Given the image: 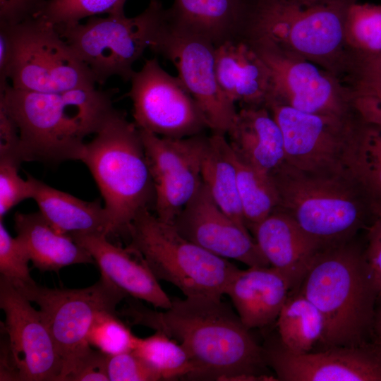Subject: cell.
<instances>
[{"instance_id":"obj_32","label":"cell","mask_w":381,"mask_h":381,"mask_svg":"<svg viewBox=\"0 0 381 381\" xmlns=\"http://www.w3.org/2000/svg\"><path fill=\"white\" fill-rule=\"evenodd\" d=\"M344 43L350 59L381 52V5L358 1L347 13Z\"/></svg>"},{"instance_id":"obj_19","label":"cell","mask_w":381,"mask_h":381,"mask_svg":"<svg viewBox=\"0 0 381 381\" xmlns=\"http://www.w3.org/2000/svg\"><path fill=\"white\" fill-rule=\"evenodd\" d=\"M298 283L271 266L238 269L224 291L231 300L242 324L249 330L276 322L290 291Z\"/></svg>"},{"instance_id":"obj_15","label":"cell","mask_w":381,"mask_h":381,"mask_svg":"<svg viewBox=\"0 0 381 381\" xmlns=\"http://www.w3.org/2000/svg\"><path fill=\"white\" fill-rule=\"evenodd\" d=\"M8 278L0 277V307L6 320L1 346L20 381H59L63 363L40 310Z\"/></svg>"},{"instance_id":"obj_29","label":"cell","mask_w":381,"mask_h":381,"mask_svg":"<svg viewBox=\"0 0 381 381\" xmlns=\"http://www.w3.org/2000/svg\"><path fill=\"white\" fill-rule=\"evenodd\" d=\"M351 173L368 198L373 211L381 207V129L361 120Z\"/></svg>"},{"instance_id":"obj_14","label":"cell","mask_w":381,"mask_h":381,"mask_svg":"<svg viewBox=\"0 0 381 381\" xmlns=\"http://www.w3.org/2000/svg\"><path fill=\"white\" fill-rule=\"evenodd\" d=\"M125 96L133 103L134 123L161 137L181 138L208 128L196 100L177 76L165 71L156 58L135 71Z\"/></svg>"},{"instance_id":"obj_6","label":"cell","mask_w":381,"mask_h":381,"mask_svg":"<svg viewBox=\"0 0 381 381\" xmlns=\"http://www.w3.org/2000/svg\"><path fill=\"white\" fill-rule=\"evenodd\" d=\"M279 209L324 248L352 241L373 215L366 195L351 176H321L285 162L270 174Z\"/></svg>"},{"instance_id":"obj_35","label":"cell","mask_w":381,"mask_h":381,"mask_svg":"<svg viewBox=\"0 0 381 381\" xmlns=\"http://www.w3.org/2000/svg\"><path fill=\"white\" fill-rule=\"evenodd\" d=\"M28 253L20 241L13 238L0 220V273L12 281L35 282L30 276Z\"/></svg>"},{"instance_id":"obj_33","label":"cell","mask_w":381,"mask_h":381,"mask_svg":"<svg viewBox=\"0 0 381 381\" xmlns=\"http://www.w3.org/2000/svg\"><path fill=\"white\" fill-rule=\"evenodd\" d=\"M138 339L112 311L99 313L87 334L89 344L108 356L133 351Z\"/></svg>"},{"instance_id":"obj_31","label":"cell","mask_w":381,"mask_h":381,"mask_svg":"<svg viewBox=\"0 0 381 381\" xmlns=\"http://www.w3.org/2000/svg\"><path fill=\"white\" fill-rule=\"evenodd\" d=\"M133 351L155 370L162 380L188 378L193 370L184 348L161 332L155 331L148 337H138Z\"/></svg>"},{"instance_id":"obj_30","label":"cell","mask_w":381,"mask_h":381,"mask_svg":"<svg viewBox=\"0 0 381 381\" xmlns=\"http://www.w3.org/2000/svg\"><path fill=\"white\" fill-rule=\"evenodd\" d=\"M235 157L239 199L246 226L250 231L278 207V193L270 175Z\"/></svg>"},{"instance_id":"obj_28","label":"cell","mask_w":381,"mask_h":381,"mask_svg":"<svg viewBox=\"0 0 381 381\" xmlns=\"http://www.w3.org/2000/svg\"><path fill=\"white\" fill-rule=\"evenodd\" d=\"M276 326L282 346L295 354L312 351L324 332L321 313L296 287L284 303Z\"/></svg>"},{"instance_id":"obj_11","label":"cell","mask_w":381,"mask_h":381,"mask_svg":"<svg viewBox=\"0 0 381 381\" xmlns=\"http://www.w3.org/2000/svg\"><path fill=\"white\" fill-rule=\"evenodd\" d=\"M11 281L40 308L62 361L59 381H64L92 351L87 334L95 316L102 311L116 312V306L128 296L102 276L90 286L73 289Z\"/></svg>"},{"instance_id":"obj_42","label":"cell","mask_w":381,"mask_h":381,"mask_svg":"<svg viewBox=\"0 0 381 381\" xmlns=\"http://www.w3.org/2000/svg\"><path fill=\"white\" fill-rule=\"evenodd\" d=\"M109 356L92 350L88 356L64 381H109L107 375Z\"/></svg>"},{"instance_id":"obj_44","label":"cell","mask_w":381,"mask_h":381,"mask_svg":"<svg viewBox=\"0 0 381 381\" xmlns=\"http://www.w3.org/2000/svg\"><path fill=\"white\" fill-rule=\"evenodd\" d=\"M11 59V42L8 27L0 24V86L8 83V71Z\"/></svg>"},{"instance_id":"obj_22","label":"cell","mask_w":381,"mask_h":381,"mask_svg":"<svg viewBox=\"0 0 381 381\" xmlns=\"http://www.w3.org/2000/svg\"><path fill=\"white\" fill-rule=\"evenodd\" d=\"M215 73L231 102L266 107L272 92L270 71L248 42L228 41L216 47Z\"/></svg>"},{"instance_id":"obj_3","label":"cell","mask_w":381,"mask_h":381,"mask_svg":"<svg viewBox=\"0 0 381 381\" xmlns=\"http://www.w3.org/2000/svg\"><path fill=\"white\" fill-rule=\"evenodd\" d=\"M296 288L323 318L321 349L368 344L380 295L364 250L352 241L320 250Z\"/></svg>"},{"instance_id":"obj_10","label":"cell","mask_w":381,"mask_h":381,"mask_svg":"<svg viewBox=\"0 0 381 381\" xmlns=\"http://www.w3.org/2000/svg\"><path fill=\"white\" fill-rule=\"evenodd\" d=\"M160 0H150L135 17L124 13L100 18L91 16L80 22L54 25L61 37L88 67L96 83L104 85L111 76L131 80L133 66L149 47L151 31Z\"/></svg>"},{"instance_id":"obj_13","label":"cell","mask_w":381,"mask_h":381,"mask_svg":"<svg viewBox=\"0 0 381 381\" xmlns=\"http://www.w3.org/2000/svg\"><path fill=\"white\" fill-rule=\"evenodd\" d=\"M245 42L270 71L272 92L267 103L275 101L303 112L325 116L349 117L356 114L353 91L341 78L267 37Z\"/></svg>"},{"instance_id":"obj_17","label":"cell","mask_w":381,"mask_h":381,"mask_svg":"<svg viewBox=\"0 0 381 381\" xmlns=\"http://www.w3.org/2000/svg\"><path fill=\"white\" fill-rule=\"evenodd\" d=\"M262 347L264 360L282 381H381V348L338 346L295 354L279 341Z\"/></svg>"},{"instance_id":"obj_8","label":"cell","mask_w":381,"mask_h":381,"mask_svg":"<svg viewBox=\"0 0 381 381\" xmlns=\"http://www.w3.org/2000/svg\"><path fill=\"white\" fill-rule=\"evenodd\" d=\"M148 48L176 67L178 77L198 102L212 133L226 135L237 111L218 84L213 42L174 20L162 5L151 31Z\"/></svg>"},{"instance_id":"obj_46","label":"cell","mask_w":381,"mask_h":381,"mask_svg":"<svg viewBox=\"0 0 381 381\" xmlns=\"http://www.w3.org/2000/svg\"><path fill=\"white\" fill-rule=\"evenodd\" d=\"M373 333L376 339L375 344L381 348V306L376 313Z\"/></svg>"},{"instance_id":"obj_1","label":"cell","mask_w":381,"mask_h":381,"mask_svg":"<svg viewBox=\"0 0 381 381\" xmlns=\"http://www.w3.org/2000/svg\"><path fill=\"white\" fill-rule=\"evenodd\" d=\"M221 298H173L171 306L161 311L131 300L119 315L178 341L193 365L188 380H277L262 373L267 366L262 347Z\"/></svg>"},{"instance_id":"obj_23","label":"cell","mask_w":381,"mask_h":381,"mask_svg":"<svg viewBox=\"0 0 381 381\" xmlns=\"http://www.w3.org/2000/svg\"><path fill=\"white\" fill-rule=\"evenodd\" d=\"M236 156L260 172L270 175L285 160L282 131L265 106H243L227 133Z\"/></svg>"},{"instance_id":"obj_5","label":"cell","mask_w":381,"mask_h":381,"mask_svg":"<svg viewBox=\"0 0 381 381\" xmlns=\"http://www.w3.org/2000/svg\"><path fill=\"white\" fill-rule=\"evenodd\" d=\"M79 160L90 170L103 198L109 234L126 232L135 217L154 203L140 131L121 111L115 109L94 138L85 143Z\"/></svg>"},{"instance_id":"obj_26","label":"cell","mask_w":381,"mask_h":381,"mask_svg":"<svg viewBox=\"0 0 381 381\" xmlns=\"http://www.w3.org/2000/svg\"><path fill=\"white\" fill-rule=\"evenodd\" d=\"M39 212L56 230L68 234L109 235V219L98 200L85 201L53 188L29 174Z\"/></svg>"},{"instance_id":"obj_18","label":"cell","mask_w":381,"mask_h":381,"mask_svg":"<svg viewBox=\"0 0 381 381\" xmlns=\"http://www.w3.org/2000/svg\"><path fill=\"white\" fill-rule=\"evenodd\" d=\"M173 224L183 236L217 256L248 267L270 266L248 229L217 205L202 182Z\"/></svg>"},{"instance_id":"obj_20","label":"cell","mask_w":381,"mask_h":381,"mask_svg":"<svg viewBox=\"0 0 381 381\" xmlns=\"http://www.w3.org/2000/svg\"><path fill=\"white\" fill-rule=\"evenodd\" d=\"M92 257L101 276L119 289L137 300L150 303L162 310L169 308L171 298L162 289L145 262L128 248L110 243L104 234H85L71 236Z\"/></svg>"},{"instance_id":"obj_39","label":"cell","mask_w":381,"mask_h":381,"mask_svg":"<svg viewBox=\"0 0 381 381\" xmlns=\"http://www.w3.org/2000/svg\"><path fill=\"white\" fill-rule=\"evenodd\" d=\"M364 255L381 297V207L374 210L368 226Z\"/></svg>"},{"instance_id":"obj_21","label":"cell","mask_w":381,"mask_h":381,"mask_svg":"<svg viewBox=\"0 0 381 381\" xmlns=\"http://www.w3.org/2000/svg\"><path fill=\"white\" fill-rule=\"evenodd\" d=\"M250 231L270 266L289 274L298 284L314 257L324 248L279 207Z\"/></svg>"},{"instance_id":"obj_34","label":"cell","mask_w":381,"mask_h":381,"mask_svg":"<svg viewBox=\"0 0 381 381\" xmlns=\"http://www.w3.org/2000/svg\"><path fill=\"white\" fill-rule=\"evenodd\" d=\"M126 1V0H48L37 16L42 17L54 25L71 24L98 14L124 13Z\"/></svg>"},{"instance_id":"obj_27","label":"cell","mask_w":381,"mask_h":381,"mask_svg":"<svg viewBox=\"0 0 381 381\" xmlns=\"http://www.w3.org/2000/svg\"><path fill=\"white\" fill-rule=\"evenodd\" d=\"M201 179L217 205L236 223L246 227L238 195L236 157L224 135L208 136Z\"/></svg>"},{"instance_id":"obj_36","label":"cell","mask_w":381,"mask_h":381,"mask_svg":"<svg viewBox=\"0 0 381 381\" xmlns=\"http://www.w3.org/2000/svg\"><path fill=\"white\" fill-rule=\"evenodd\" d=\"M20 163L8 159H0V220L14 206L32 198L33 187L29 174L23 179L18 171Z\"/></svg>"},{"instance_id":"obj_7","label":"cell","mask_w":381,"mask_h":381,"mask_svg":"<svg viewBox=\"0 0 381 381\" xmlns=\"http://www.w3.org/2000/svg\"><path fill=\"white\" fill-rule=\"evenodd\" d=\"M127 248L138 255L155 277L177 287L185 296L222 298L238 269L183 236L171 223L148 209L128 226Z\"/></svg>"},{"instance_id":"obj_41","label":"cell","mask_w":381,"mask_h":381,"mask_svg":"<svg viewBox=\"0 0 381 381\" xmlns=\"http://www.w3.org/2000/svg\"><path fill=\"white\" fill-rule=\"evenodd\" d=\"M0 159L23 162L20 154V135L18 126L6 108L0 104Z\"/></svg>"},{"instance_id":"obj_16","label":"cell","mask_w":381,"mask_h":381,"mask_svg":"<svg viewBox=\"0 0 381 381\" xmlns=\"http://www.w3.org/2000/svg\"><path fill=\"white\" fill-rule=\"evenodd\" d=\"M139 131L154 186L155 214L173 224L202 183L208 136L200 133L171 138Z\"/></svg>"},{"instance_id":"obj_38","label":"cell","mask_w":381,"mask_h":381,"mask_svg":"<svg viewBox=\"0 0 381 381\" xmlns=\"http://www.w3.org/2000/svg\"><path fill=\"white\" fill-rule=\"evenodd\" d=\"M349 86L381 84V52L350 59Z\"/></svg>"},{"instance_id":"obj_4","label":"cell","mask_w":381,"mask_h":381,"mask_svg":"<svg viewBox=\"0 0 381 381\" xmlns=\"http://www.w3.org/2000/svg\"><path fill=\"white\" fill-rule=\"evenodd\" d=\"M358 0H250L243 40L265 37L341 78L345 23Z\"/></svg>"},{"instance_id":"obj_45","label":"cell","mask_w":381,"mask_h":381,"mask_svg":"<svg viewBox=\"0 0 381 381\" xmlns=\"http://www.w3.org/2000/svg\"><path fill=\"white\" fill-rule=\"evenodd\" d=\"M353 92L367 94L381 99V84L351 86Z\"/></svg>"},{"instance_id":"obj_9","label":"cell","mask_w":381,"mask_h":381,"mask_svg":"<svg viewBox=\"0 0 381 381\" xmlns=\"http://www.w3.org/2000/svg\"><path fill=\"white\" fill-rule=\"evenodd\" d=\"M7 26L11 42L8 79L13 87L39 92L95 87L88 67L52 23L37 16Z\"/></svg>"},{"instance_id":"obj_12","label":"cell","mask_w":381,"mask_h":381,"mask_svg":"<svg viewBox=\"0 0 381 381\" xmlns=\"http://www.w3.org/2000/svg\"><path fill=\"white\" fill-rule=\"evenodd\" d=\"M266 107L282 131L286 163L310 174L352 176L351 159L361 123L356 114H310L275 101Z\"/></svg>"},{"instance_id":"obj_43","label":"cell","mask_w":381,"mask_h":381,"mask_svg":"<svg viewBox=\"0 0 381 381\" xmlns=\"http://www.w3.org/2000/svg\"><path fill=\"white\" fill-rule=\"evenodd\" d=\"M353 108L363 121L381 129L380 99L370 95L353 92Z\"/></svg>"},{"instance_id":"obj_24","label":"cell","mask_w":381,"mask_h":381,"mask_svg":"<svg viewBox=\"0 0 381 381\" xmlns=\"http://www.w3.org/2000/svg\"><path fill=\"white\" fill-rule=\"evenodd\" d=\"M16 237L25 248L30 261L41 272H57L75 264L95 263L91 255L68 234L56 230L40 212H16Z\"/></svg>"},{"instance_id":"obj_37","label":"cell","mask_w":381,"mask_h":381,"mask_svg":"<svg viewBox=\"0 0 381 381\" xmlns=\"http://www.w3.org/2000/svg\"><path fill=\"white\" fill-rule=\"evenodd\" d=\"M109 381H157L159 374L133 351L109 356Z\"/></svg>"},{"instance_id":"obj_2","label":"cell","mask_w":381,"mask_h":381,"mask_svg":"<svg viewBox=\"0 0 381 381\" xmlns=\"http://www.w3.org/2000/svg\"><path fill=\"white\" fill-rule=\"evenodd\" d=\"M117 90L74 89L59 92L0 86V104L14 119L23 162L58 164L79 160L85 139L95 134L115 109Z\"/></svg>"},{"instance_id":"obj_40","label":"cell","mask_w":381,"mask_h":381,"mask_svg":"<svg viewBox=\"0 0 381 381\" xmlns=\"http://www.w3.org/2000/svg\"><path fill=\"white\" fill-rule=\"evenodd\" d=\"M48 0H0V24L14 25L36 16Z\"/></svg>"},{"instance_id":"obj_25","label":"cell","mask_w":381,"mask_h":381,"mask_svg":"<svg viewBox=\"0 0 381 381\" xmlns=\"http://www.w3.org/2000/svg\"><path fill=\"white\" fill-rule=\"evenodd\" d=\"M250 0H174L167 9L176 22L210 39L215 47L242 40Z\"/></svg>"}]
</instances>
